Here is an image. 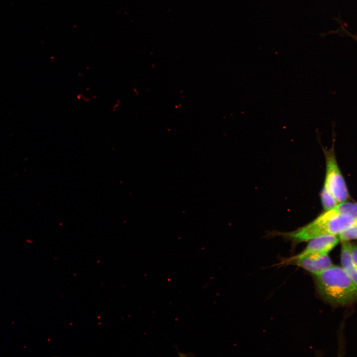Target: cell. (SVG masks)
<instances>
[{
  "mask_svg": "<svg viewBox=\"0 0 357 357\" xmlns=\"http://www.w3.org/2000/svg\"><path fill=\"white\" fill-rule=\"evenodd\" d=\"M337 235H328L320 236L309 240L301 254H328L339 243Z\"/></svg>",
  "mask_w": 357,
  "mask_h": 357,
  "instance_id": "5b68a950",
  "label": "cell"
},
{
  "mask_svg": "<svg viewBox=\"0 0 357 357\" xmlns=\"http://www.w3.org/2000/svg\"><path fill=\"white\" fill-rule=\"evenodd\" d=\"M350 250L353 259L357 265V245L350 243Z\"/></svg>",
  "mask_w": 357,
  "mask_h": 357,
  "instance_id": "30bf717a",
  "label": "cell"
},
{
  "mask_svg": "<svg viewBox=\"0 0 357 357\" xmlns=\"http://www.w3.org/2000/svg\"><path fill=\"white\" fill-rule=\"evenodd\" d=\"M340 260L341 267L357 286V265L353 259L349 241H342Z\"/></svg>",
  "mask_w": 357,
  "mask_h": 357,
  "instance_id": "8992f818",
  "label": "cell"
},
{
  "mask_svg": "<svg viewBox=\"0 0 357 357\" xmlns=\"http://www.w3.org/2000/svg\"><path fill=\"white\" fill-rule=\"evenodd\" d=\"M338 237L342 241L357 239V223L343 231Z\"/></svg>",
  "mask_w": 357,
  "mask_h": 357,
  "instance_id": "9c48e42d",
  "label": "cell"
},
{
  "mask_svg": "<svg viewBox=\"0 0 357 357\" xmlns=\"http://www.w3.org/2000/svg\"><path fill=\"white\" fill-rule=\"evenodd\" d=\"M331 209L338 215H347L357 219V203L340 202Z\"/></svg>",
  "mask_w": 357,
  "mask_h": 357,
  "instance_id": "52a82bcc",
  "label": "cell"
},
{
  "mask_svg": "<svg viewBox=\"0 0 357 357\" xmlns=\"http://www.w3.org/2000/svg\"><path fill=\"white\" fill-rule=\"evenodd\" d=\"M356 223L357 219L347 215H338L330 209L325 211L313 221L296 230L277 232L275 234L288 239L295 245L324 235H339Z\"/></svg>",
  "mask_w": 357,
  "mask_h": 357,
  "instance_id": "7a4b0ae2",
  "label": "cell"
},
{
  "mask_svg": "<svg viewBox=\"0 0 357 357\" xmlns=\"http://www.w3.org/2000/svg\"><path fill=\"white\" fill-rule=\"evenodd\" d=\"M278 265L297 266L313 275L319 273L331 267L332 260L328 254H301L282 258Z\"/></svg>",
  "mask_w": 357,
  "mask_h": 357,
  "instance_id": "277c9868",
  "label": "cell"
},
{
  "mask_svg": "<svg viewBox=\"0 0 357 357\" xmlns=\"http://www.w3.org/2000/svg\"><path fill=\"white\" fill-rule=\"evenodd\" d=\"M321 200L325 211L333 208L338 203L335 198L324 185L321 192Z\"/></svg>",
  "mask_w": 357,
  "mask_h": 357,
  "instance_id": "ba28073f",
  "label": "cell"
},
{
  "mask_svg": "<svg viewBox=\"0 0 357 357\" xmlns=\"http://www.w3.org/2000/svg\"><path fill=\"white\" fill-rule=\"evenodd\" d=\"M338 32H342V33L344 34V35L348 36L351 38H352L353 39L357 41V35L352 34L350 32H349L348 30H347L345 28L341 27L339 29V30L338 31Z\"/></svg>",
  "mask_w": 357,
  "mask_h": 357,
  "instance_id": "8fae6325",
  "label": "cell"
},
{
  "mask_svg": "<svg viewBox=\"0 0 357 357\" xmlns=\"http://www.w3.org/2000/svg\"><path fill=\"white\" fill-rule=\"evenodd\" d=\"M313 278L317 295L330 305L343 306L357 301V286L341 266L332 265Z\"/></svg>",
  "mask_w": 357,
  "mask_h": 357,
  "instance_id": "6da1fadb",
  "label": "cell"
},
{
  "mask_svg": "<svg viewBox=\"0 0 357 357\" xmlns=\"http://www.w3.org/2000/svg\"><path fill=\"white\" fill-rule=\"evenodd\" d=\"M333 135L331 147L326 149L322 147L326 162V175L324 185L338 202L340 203L347 200L350 195L336 159L334 147L335 134Z\"/></svg>",
  "mask_w": 357,
  "mask_h": 357,
  "instance_id": "3957f363",
  "label": "cell"
}]
</instances>
